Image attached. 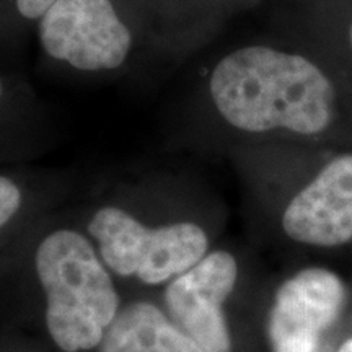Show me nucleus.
Returning <instances> with one entry per match:
<instances>
[{"mask_svg":"<svg viewBox=\"0 0 352 352\" xmlns=\"http://www.w3.org/2000/svg\"><path fill=\"white\" fill-rule=\"evenodd\" d=\"M182 104L201 122L250 140L352 138V96L310 47L271 26L214 52Z\"/></svg>","mask_w":352,"mask_h":352,"instance_id":"nucleus-1","label":"nucleus"},{"mask_svg":"<svg viewBox=\"0 0 352 352\" xmlns=\"http://www.w3.org/2000/svg\"><path fill=\"white\" fill-rule=\"evenodd\" d=\"M36 272L57 347L78 352L100 346L120 311V296L90 241L69 228L51 232L38 246Z\"/></svg>","mask_w":352,"mask_h":352,"instance_id":"nucleus-2","label":"nucleus"},{"mask_svg":"<svg viewBox=\"0 0 352 352\" xmlns=\"http://www.w3.org/2000/svg\"><path fill=\"white\" fill-rule=\"evenodd\" d=\"M36 30L46 59L77 76H118L144 51L127 0H56Z\"/></svg>","mask_w":352,"mask_h":352,"instance_id":"nucleus-3","label":"nucleus"},{"mask_svg":"<svg viewBox=\"0 0 352 352\" xmlns=\"http://www.w3.org/2000/svg\"><path fill=\"white\" fill-rule=\"evenodd\" d=\"M104 264L120 276L162 284L191 270L206 256L208 233L191 220L148 227L131 210L101 206L88 220Z\"/></svg>","mask_w":352,"mask_h":352,"instance_id":"nucleus-4","label":"nucleus"},{"mask_svg":"<svg viewBox=\"0 0 352 352\" xmlns=\"http://www.w3.org/2000/svg\"><path fill=\"white\" fill-rule=\"evenodd\" d=\"M280 227L297 243L334 248L352 240V148H342L285 201Z\"/></svg>","mask_w":352,"mask_h":352,"instance_id":"nucleus-5","label":"nucleus"},{"mask_svg":"<svg viewBox=\"0 0 352 352\" xmlns=\"http://www.w3.org/2000/svg\"><path fill=\"white\" fill-rule=\"evenodd\" d=\"M144 51L160 59H188L208 47L240 13L274 0H127Z\"/></svg>","mask_w":352,"mask_h":352,"instance_id":"nucleus-6","label":"nucleus"},{"mask_svg":"<svg viewBox=\"0 0 352 352\" xmlns=\"http://www.w3.org/2000/svg\"><path fill=\"white\" fill-rule=\"evenodd\" d=\"M346 285L336 272L308 267L277 289L267 318L272 352H316L321 336L336 323Z\"/></svg>","mask_w":352,"mask_h":352,"instance_id":"nucleus-7","label":"nucleus"},{"mask_svg":"<svg viewBox=\"0 0 352 352\" xmlns=\"http://www.w3.org/2000/svg\"><path fill=\"white\" fill-rule=\"evenodd\" d=\"M236 277V259L227 252H212L175 277L165 290L166 315L204 352H232L223 303Z\"/></svg>","mask_w":352,"mask_h":352,"instance_id":"nucleus-8","label":"nucleus"},{"mask_svg":"<svg viewBox=\"0 0 352 352\" xmlns=\"http://www.w3.org/2000/svg\"><path fill=\"white\" fill-rule=\"evenodd\" d=\"M270 26L310 47L352 96V2L274 0Z\"/></svg>","mask_w":352,"mask_h":352,"instance_id":"nucleus-9","label":"nucleus"},{"mask_svg":"<svg viewBox=\"0 0 352 352\" xmlns=\"http://www.w3.org/2000/svg\"><path fill=\"white\" fill-rule=\"evenodd\" d=\"M100 352H204L168 315L148 302L129 303L114 316Z\"/></svg>","mask_w":352,"mask_h":352,"instance_id":"nucleus-10","label":"nucleus"},{"mask_svg":"<svg viewBox=\"0 0 352 352\" xmlns=\"http://www.w3.org/2000/svg\"><path fill=\"white\" fill-rule=\"evenodd\" d=\"M23 206V192L19 183L0 175V228L7 226L20 212Z\"/></svg>","mask_w":352,"mask_h":352,"instance_id":"nucleus-11","label":"nucleus"},{"mask_svg":"<svg viewBox=\"0 0 352 352\" xmlns=\"http://www.w3.org/2000/svg\"><path fill=\"white\" fill-rule=\"evenodd\" d=\"M54 2L56 0H12L13 10L19 15V19L34 25Z\"/></svg>","mask_w":352,"mask_h":352,"instance_id":"nucleus-12","label":"nucleus"},{"mask_svg":"<svg viewBox=\"0 0 352 352\" xmlns=\"http://www.w3.org/2000/svg\"><path fill=\"white\" fill-rule=\"evenodd\" d=\"M7 101H8V88L6 85V82L0 78V104L7 103Z\"/></svg>","mask_w":352,"mask_h":352,"instance_id":"nucleus-13","label":"nucleus"},{"mask_svg":"<svg viewBox=\"0 0 352 352\" xmlns=\"http://www.w3.org/2000/svg\"><path fill=\"white\" fill-rule=\"evenodd\" d=\"M338 352H352V338H349V340H346L344 342H342L340 349H338Z\"/></svg>","mask_w":352,"mask_h":352,"instance_id":"nucleus-14","label":"nucleus"},{"mask_svg":"<svg viewBox=\"0 0 352 352\" xmlns=\"http://www.w3.org/2000/svg\"><path fill=\"white\" fill-rule=\"evenodd\" d=\"M349 2H352V0H349Z\"/></svg>","mask_w":352,"mask_h":352,"instance_id":"nucleus-15","label":"nucleus"}]
</instances>
